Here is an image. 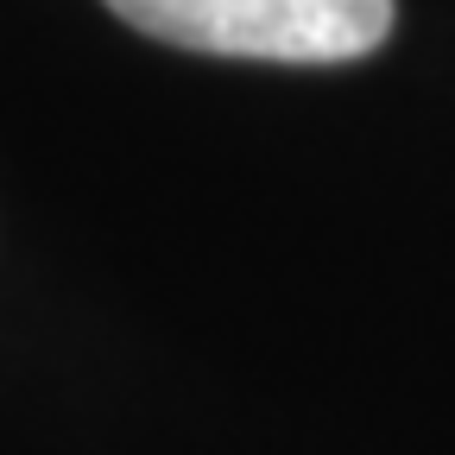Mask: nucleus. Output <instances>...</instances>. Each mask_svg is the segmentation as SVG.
Returning <instances> with one entry per match:
<instances>
[{
  "instance_id": "nucleus-1",
  "label": "nucleus",
  "mask_w": 455,
  "mask_h": 455,
  "mask_svg": "<svg viewBox=\"0 0 455 455\" xmlns=\"http://www.w3.org/2000/svg\"><path fill=\"white\" fill-rule=\"evenodd\" d=\"M133 32L259 64H348L392 32V0H108Z\"/></svg>"
}]
</instances>
